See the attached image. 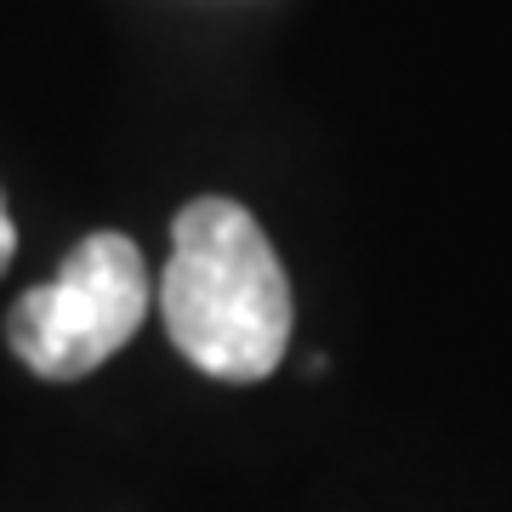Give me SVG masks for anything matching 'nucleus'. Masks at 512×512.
<instances>
[{"instance_id": "f257e3e1", "label": "nucleus", "mask_w": 512, "mask_h": 512, "mask_svg": "<svg viewBox=\"0 0 512 512\" xmlns=\"http://www.w3.org/2000/svg\"><path fill=\"white\" fill-rule=\"evenodd\" d=\"M165 330L194 370L262 382L291 348V285L262 222L234 200H194L171 222L160 279Z\"/></svg>"}, {"instance_id": "f03ea898", "label": "nucleus", "mask_w": 512, "mask_h": 512, "mask_svg": "<svg viewBox=\"0 0 512 512\" xmlns=\"http://www.w3.org/2000/svg\"><path fill=\"white\" fill-rule=\"evenodd\" d=\"M154 285L126 234H86L63 256L52 285L18 296L6 319L12 353L46 382H80L143 330Z\"/></svg>"}, {"instance_id": "7ed1b4c3", "label": "nucleus", "mask_w": 512, "mask_h": 512, "mask_svg": "<svg viewBox=\"0 0 512 512\" xmlns=\"http://www.w3.org/2000/svg\"><path fill=\"white\" fill-rule=\"evenodd\" d=\"M12 256H18V222H12V205L0 194V274L12 268Z\"/></svg>"}]
</instances>
